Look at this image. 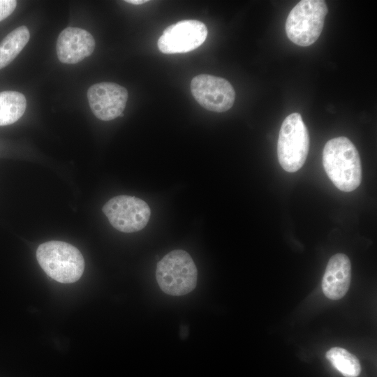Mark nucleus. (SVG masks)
I'll return each mask as SVG.
<instances>
[{"label": "nucleus", "mask_w": 377, "mask_h": 377, "mask_svg": "<svg viewBox=\"0 0 377 377\" xmlns=\"http://www.w3.org/2000/svg\"><path fill=\"white\" fill-rule=\"evenodd\" d=\"M17 6L15 0H0V21L8 17Z\"/></svg>", "instance_id": "obj_15"}, {"label": "nucleus", "mask_w": 377, "mask_h": 377, "mask_svg": "<svg viewBox=\"0 0 377 377\" xmlns=\"http://www.w3.org/2000/svg\"><path fill=\"white\" fill-rule=\"evenodd\" d=\"M309 148L308 129L301 115L295 112L283 120L279 134L277 155L282 168L294 172L305 163Z\"/></svg>", "instance_id": "obj_5"}, {"label": "nucleus", "mask_w": 377, "mask_h": 377, "mask_svg": "<svg viewBox=\"0 0 377 377\" xmlns=\"http://www.w3.org/2000/svg\"><path fill=\"white\" fill-rule=\"evenodd\" d=\"M156 279L165 293L182 296L195 288L198 270L192 258L186 251L176 249L165 255L158 262Z\"/></svg>", "instance_id": "obj_3"}, {"label": "nucleus", "mask_w": 377, "mask_h": 377, "mask_svg": "<svg viewBox=\"0 0 377 377\" xmlns=\"http://www.w3.org/2000/svg\"><path fill=\"white\" fill-rule=\"evenodd\" d=\"M207 36L206 25L198 20H185L167 27L157 43L164 54L185 53L200 46Z\"/></svg>", "instance_id": "obj_8"}, {"label": "nucleus", "mask_w": 377, "mask_h": 377, "mask_svg": "<svg viewBox=\"0 0 377 377\" xmlns=\"http://www.w3.org/2000/svg\"><path fill=\"white\" fill-rule=\"evenodd\" d=\"M351 281V263L343 253H337L329 260L322 280L325 295L333 300L342 298Z\"/></svg>", "instance_id": "obj_11"}, {"label": "nucleus", "mask_w": 377, "mask_h": 377, "mask_svg": "<svg viewBox=\"0 0 377 377\" xmlns=\"http://www.w3.org/2000/svg\"><path fill=\"white\" fill-rule=\"evenodd\" d=\"M27 100L24 94L18 91L0 92V126L16 122L24 114Z\"/></svg>", "instance_id": "obj_12"}, {"label": "nucleus", "mask_w": 377, "mask_h": 377, "mask_svg": "<svg viewBox=\"0 0 377 377\" xmlns=\"http://www.w3.org/2000/svg\"><path fill=\"white\" fill-rule=\"evenodd\" d=\"M103 212L110 223L123 232H134L147 224L151 211L143 200L121 195L110 199L103 207Z\"/></svg>", "instance_id": "obj_6"}, {"label": "nucleus", "mask_w": 377, "mask_h": 377, "mask_svg": "<svg viewBox=\"0 0 377 377\" xmlns=\"http://www.w3.org/2000/svg\"><path fill=\"white\" fill-rule=\"evenodd\" d=\"M148 1H145V0H126L125 1V2L126 3H131V4H133V5H140V4H143L146 2H147Z\"/></svg>", "instance_id": "obj_16"}, {"label": "nucleus", "mask_w": 377, "mask_h": 377, "mask_svg": "<svg viewBox=\"0 0 377 377\" xmlns=\"http://www.w3.org/2000/svg\"><path fill=\"white\" fill-rule=\"evenodd\" d=\"M327 12L325 1H300L287 17L285 28L288 38L300 46L312 45L322 32Z\"/></svg>", "instance_id": "obj_4"}, {"label": "nucleus", "mask_w": 377, "mask_h": 377, "mask_svg": "<svg viewBox=\"0 0 377 377\" xmlns=\"http://www.w3.org/2000/svg\"><path fill=\"white\" fill-rule=\"evenodd\" d=\"M87 96L92 112L102 121L119 117L128 100L126 89L110 82L93 84L88 89Z\"/></svg>", "instance_id": "obj_9"}, {"label": "nucleus", "mask_w": 377, "mask_h": 377, "mask_svg": "<svg viewBox=\"0 0 377 377\" xmlns=\"http://www.w3.org/2000/svg\"><path fill=\"white\" fill-rule=\"evenodd\" d=\"M30 38L26 26H20L9 33L0 43V69L8 66L22 50Z\"/></svg>", "instance_id": "obj_13"}, {"label": "nucleus", "mask_w": 377, "mask_h": 377, "mask_svg": "<svg viewBox=\"0 0 377 377\" xmlns=\"http://www.w3.org/2000/svg\"><path fill=\"white\" fill-rule=\"evenodd\" d=\"M36 258L50 278L62 283L77 281L84 269L82 253L76 247L64 242L41 244L36 250Z\"/></svg>", "instance_id": "obj_2"}, {"label": "nucleus", "mask_w": 377, "mask_h": 377, "mask_svg": "<svg viewBox=\"0 0 377 377\" xmlns=\"http://www.w3.org/2000/svg\"><path fill=\"white\" fill-rule=\"evenodd\" d=\"M326 357L345 377H357L360 374L361 366L358 359L342 348H332L327 352Z\"/></svg>", "instance_id": "obj_14"}, {"label": "nucleus", "mask_w": 377, "mask_h": 377, "mask_svg": "<svg viewBox=\"0 0 377 377\" xmlns=\"http://www.w3.org/2000/svg\"><path fill=\"white\" fill-rule=\"evenodd\" d=\"M95 45V40L89 31L77 27H67L58 36L57 54L64 64H77L93 53Z\"/></svg>", "instance_id": "obj_10"}, {"label": "nucleus", "mask_w": 377, "mask_h": 377, "mask_svg": "<svg viewBox=\"0 0 377 377\" xmlns=\"http://www.w3.org/2000/svg\"><path fill=\"white\" fill-rule=\"evenodd\" d=\"M190 87L195 101L206 110L223 112L234 104L235 89L224 78L207 74L198 75L192 79Z\"/></svg>", "instance_id": "obj_7"}, {"label": "nucleus", "mask_w": 377, "mask_h": 377, "mask_svg": "<svg viewBox=\"0 0 377 377\" xmlns=\"http://www.w3.org/2000/svg\"><path fill=\"white\" fill-rule=\"evenodd\" d=\"M323 164L327 175L339 190L350 192L360 186L362 177L360 157L346 137L327 142L323 151Z\"/></svg>", "instance_id": "obj_1"}]
</instances>
